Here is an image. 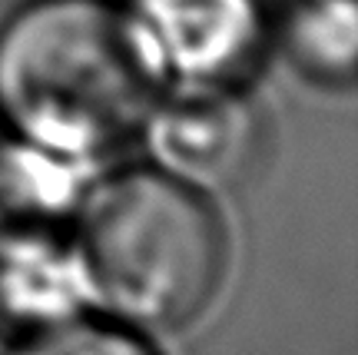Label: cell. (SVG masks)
Masks as SVG:
<instances>
[{
	"instance_id": "6da1fadb",
	"label": "cell",
	"mask_w": 358,
	"mask_h": 355,
	"mask_svg": "<svg viewBox=\"0 0 358 355\" xmlns=\"http://www.w3.org/2000/svg\"><path fill=\"white\" fill-rule=\"evenodd\" d=\"M163 80L136 17L110 0H34L0 30V116L80 163L136 137Z\"/></svg>"
},
{
	"instance_id": "7a4b0ae2",
	"label": "cell",
	"mask_w": 358,
	"mask_h": 355,
	"mask_svg": "<svg viewBox=\"0 0 358 355\" xmlns=\"http://www.w3.org/2000/svg\"><path fill=\"white\" fill-rule=\"evenodd\" d=\"M73 253L90 305L129 329H179L203 312L222 276V232L199 193L136 169L87 193Z\"/></svg>"
},
{
	"instance_id": "3957f363",
	"label": "cell",
	"mask_w": 358,
	"mask_h": 355,
	"mask_svg": "<svg viewBox=\"0 0 358 355\" xmlns=\"http://www.w3.org/2000/svg\"><path fill=\"white\" fill-rule=\"evenodd\" d=\"M140 133L159 173L196 193L219 190L256 153V110L226 83H186L156 100Z\"/></svg>"
},
{
	"instance_id": "277c9868",
	"label": "cell",
	"mask_w": 358,
	"mask_h": 355,
	"mask_svg": "<svg viewBox=\"0 0 358 355\" xmlns=\"http://www.w3.org/2000/svg\"><path fill=\"white\" fill-rule=\"evenodd\" d=\"M133 17L163 76L182 83H229L262 40L256 0H140Z\"/></svg>"
},
{
	"instance_id": "5b68a950",
	"label": "cell",
	"mask_w": 358,
	"mask_h": 355,
	"mask_svg": "<svg viewBox=\"0 0 358 355\" xmlns=\"http://www.w3.org/2000/svg\"><path fill=\"white\" fill-rule=\"evenodd\" d=\"M83 166L20 137L0 143V259L73 239L90 193Z\"/></svg>"
},
{
	"instance_id": "8992f818",
	"label": "cell",
	"mask_w": 358,
	"mask_h": 355,
	"mask_svg": "<svg viewBox=\"0 0 358 355\" xmlns=\"http://www.w3.org/2000/svg\"><path fill=\"white\" fill-rule=\"evenodd\" d=\"M90 305L73 242L0 259V329L17 339L80 319Z\"/></svg>"
},
{
	"instance_id": "52a82bcc",
	"label": "cell",
	"mask_w": 358,
	"mask_h": 355,
	"mask_svg": "<svg viewBox=\"0 0 358 355\" xmlns=\"http://www.w3.org/2000/svg\"><path fill=\"white\" fill-rule=\"evenodd\" d=\"M355 0H308L289 24V50L306 74L325 83L355 76Z\"/></svg>"
},
{
	"instance_id": "ba28073f",
	"label": "cell",
	"mask_w": 358,
	"mask_h": 355,
	"mask_svg": "<svg viewBox=\"0 0 358 355\" xmlns=\"http://www.w3.org/2000/svg\"><path fill=\"white\" fill-rule=\"evenodd\" d=\"M7 355H156V349L143 339L140 329L120 322H87L80 316L64 326L17 339Z\"/></svg>"
}]
</instances>
